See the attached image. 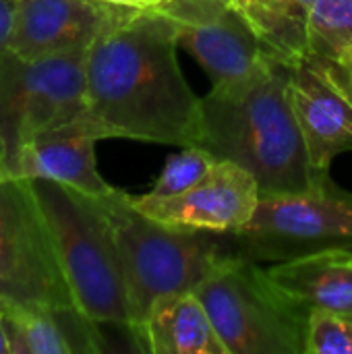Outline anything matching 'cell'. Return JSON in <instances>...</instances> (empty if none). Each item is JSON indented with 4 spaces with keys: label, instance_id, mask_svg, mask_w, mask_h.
Here are the masks:
<instances>
[{
    "label": "cell",
    "instance_id": "obj_1",
    "mask_svg": "<svg viewBox=\"0 0 352 354\" xmlns=\"http://www.w3.org/2000/svg\"><path fill=\"white\" fill-rule=\"evenodd\" d=\"M176 25L158 8L133 10L85 54L83 118L100 139L199 147L201 97L187 83Z\"/></svg>",
    "mask_w": 352,
    "mask_h": 354
},
{
    "label": "cell",
    "instance_id": "obj_2",
    "mask_svg": "<svg viewBox=\"0 0 352 354\" xmlns=\"http://www.w3.org/2000/svg\"><path fill=\"white\" fill-rule=\"evenodd\" d=\"M199 147L249 170L261 195L303 193L330 180L311 166L290 97V64L276 58L201 97Z\"/></svg>",
    "mask_w": 352,
    "mask_h": 354
},
{
    "label": "cell",
    "instance_id": "obj_3",
    "mask_svg": "<svg viewBox=\"0 0 352 354\" xmlns=\"http://www.w3.org/2000/svg\"><path fill=\"white\" fill-rule=\"evenodd\" d=\"M93 199L110 222L120 255L135 342L160 297L193 290L222 259L232 255L230 232L164 224L139 212L131 195L120 189Z\"/></svg>",
    "mask_w": 352,
    "mask_h": 354
},
{
    "label": "cell",
    "instance_id": "obj_4",
    "mask_svg": "<svg viewBox=\"0 0 352 354\" xmlns=\"http://www.w3.org/2000/svg\"><path fill=\"white\" fill-rule=\"evenodd\" d=\"M50 228L75 305L93 322L131 332L120 255L98 201L62 183L29 180Z\"/></svg>",
    "mask_w": 352,
    "mask_h": 354
},
{
    "label": "cell",
    "instance_id": "obj_5",
    "mask_svg": "<svg viewBox=\"0 0 352 354\" xmlns=\"http://www.w3.org/2000/svg\"><path fill=\"white\" fill-rule=\"evenodd\" d=\"M193 292L228 354H305L309 311L255 261L228 255Z\"/></svg>",
    "mask_w": 352,
    "mask_h": 354
},
{
    "label": "cell",
    "instance_id": "obj_6",
    "mask_svg": "<svg viewBox=\"0 0 352 354\" xmlns=\"http://www.w3.org/2000/svg\"><path fill=\"white\" fill-rule=\"evenodd\" d=\"M85 54L23 58L0 54V164L10 174L21 147L87 108Z\"/></svg>",
    "mask_w": 352,
    "mask_h": 354
},
{
    "label": "cell",
    "instance_id": "obj_7",
    "mask_svg": "<svg viewBox=\"0 0 352 354\" xmlns=\"http://www.w3.org/2000/svg\"><path fill=\"white\" fill-rule=\"evenodd\" d=\"M77 307L27 178L0 168V311Z\"/></svg>",
    "mask_w": 352,
    "mask_h": 354
},
{
    "label": "cell",
    "instance_id": "obj_8",
    "mask_svg": "<svg viewBox=\"0 0 352 354\" xmlns=\"http://www.w3.org/2000/svg\"><path fill=\"white\" fill-rule=\"evenodd\" d=\"M230 241L232 255L255 263L352 249V193L330 178L303 193L261 195L253 218Z\"/></svg>",
    "mask_w": 352,
    "mask_h": 354
},
{
    "label": "cell",
    "instance_id": "obj_9",
    "mask_svg": "<svg viewBox=\"0 0 352 354\" xmlns=\"http://www.w3.org/2000/svg\"><path fill=\"white\" fill-rule=\"evenodd\" d=\"M214 85L239 81L272 58L230 0H170L158 6Z\"/></svg>",
    "mask_w": 352,
    "mask_h": 354
},
{
    "label": "cell",
    "instance_id": "obj_10",
    "mask_svg": "<svg viewBox=\"0 0 352 354\" xmlns=\"http://www.w3.org/2000/svg\"><path fill=\"white\" fill-rule=\"evenodd\" d=\"M259 199L261 191L255 176L228 160H216L210 172L185 193L172 197L131 195L133 205L154 220L214 232L245 228Z\"/></svg>",
    "mask_w": 352,
    "mask_h": 354
},
{
    "label": "cell",
    "instance_id": "obj_11",
    "mask_svg": "<svg viewBox=\"0 0 352 354\" xmlns=\"http://www.w3.org/2000/svg\"><path fill=\"white\" fill-rule=\"evenodd\" d=\"M290 97L311 166L330 178L334 158L352 151V93L330 58L309 54L290 64Z\"/></svg>",
    "mask_w": 352,
    "mask_h": 354
},
{
    "label": "cell",
    "instance_id": "obj_12",
    "mask_svg": "<svg viewBox=\"0 0 352 354\" xmlns=\"http://www.w3.org/2000/svg\"><path fill=\"white\" fill-rule=\"evenodd\" d=\"M133 10L106 0H19L8 50L23 58L87 52Z\"/></svg>",
    "mask_w": 352,
    "mask_h": 354
},
{
    "label": "cell",
    "instance_id": "obj_13",
    "mask_svg": "<svg viewBox=\"0 0 352 354\" xmlns=\"http://www.w3.org/2000/svg\"><path fill=\"white\" fill-rule=\"evenodd\" d=\"M98 141L100 137L83 116L52 127L21 147L10 174L27 180L48 178L89 197H106L116 187L106 183L98 172Z\"/></svg>",
    "mask_w": 352,
    "mask_h": 354
},
{
    "label": "cell",
    "instance_id": "obj_14",
    "mask_svg": "<svg viewBox=\"0 0 352 354\" xmlns=\"http://www.w3.org/2000/svg\"><path fill=\"white\" fill-rule=\"evenodd\" d=\"M276 286L307 311L352 315V249H328L268 270Z\"/></svg>",
    "mask_w": 352,
    "mask_h": 354
},
{
    "label": "cell",
    "instance_id": "obj_15",
    "mask_svg": "<svg viewBox=\"0 0 352 354\" xmlns=\"http://www.w3.org/2000/svg\"><path fill=\"white\" fill-rule=\"evenodd\" d=\"M137 346L151 354H228L193 290L160 297L137 336Z\"/></svg>",
    "mask_w": 352,
    "mask_h": 354
},
{
    "label": "cell",
    "instance_id": "obj_16",
    "mask_svg": "<svg viewBox=\"0 0 352 354\" xmlns=\"http://www.w3.org/2000/svg\"><path fill=\"white\" fill-rule=\"evenodd\" d=\"M8 330L10 354L102 353L98 322L79 307L19 309L2 313Z\"/></svg>",
    "mask_w": 352,
    "mask_h": 354
},
{
    "label": "cell",
    "instance_id": "obj_17",
    "mask_svg": "<svg viewBox=\"0 0 352 354\" xmlns=\"http://www.w3.org/2000/svg\"><path fill=\"white\" fill-rule=\"evenodd\" d=\"M255 31L266 52L286 64L311 54L309 17L299 0H230Z\"/></svg>",
    "mask_w": 352,
    "mask_h": 354
},
{
    "label": "cell",
    "instance_id": "obj_18",
    "mask_svg": "<svg viewBox=\"0 0 352 354\" xmlns=\"http://www.w3.org/2000/svg\"><path fill=\"white\" fill-rule=\"evenodd\" d=\"M352 44V0H317L309 17L311 54L334 58Z\"/></svg>",
    "mask_w": 352,
    "mask_h": 354
},
{
    "label": "cell",
    "instance_id": "obj_19",
    "mask_svg": "<svg viewBox=\"0 0 352 354\" xmlns=\"http://www.w3.org/2000/svg\"><path fill=\"white\" fill-rule=\"evenodd\" d=\"M216 164V158L203 147H183L180 153L168 158L160 178L149 191L156 197H172L191 189L201 180L210 168Z\"/></svg>",
    "mask_w": 352,
    "mask_h": 354
},
{
    "label": "cell",
    "instance_id": "obj_20",
    "mask_svg": "<svg viewBox=\"0 0 352 354\" xmlns=\"http://www.w3.org/2000/svg\"><path fill=\"white\" fill-rule=\"evenodd\" d=\"M305 354H352V315L309 311Z\"/></svg>",
    "mask_w": 352,
    "mask_h": 354
},
{
    "label": "cell",
    "instance_id": "obj_21",
    "mask_svg": "<svg viewBox=\"0 0 352 354\" xmlns=\"http://www.w3.org/2000/svg\"><path fill=\"white\" fill-rule=\"evenodd\" d=\"M19 0H0V54L8 52Z\"/></svg>",
    "mask_w": 352,
    "mask_h": 354
},
{
    "label": "cell",
    "instance_id": "obj_22",
    "mask_svg": "<svg viewBox=\"0 0 352 354\" xmlns=\"http://www.w3.org/2000/svg\"><path fill=\"white\" fill-rule=\"evenodd\" d=\"M332 62H334L338 75L342 77L344 85L349 87V91L352 93V44L344 46V48L332 58Z\"/></svg>",
    "mask_w": 352,
    "mask_h": 354
},
{
    "label": "cell",
    "instance_id": "obj_23",
    "mask_svg": "<svg viewBox=\"0 0 352 354\" xmlns=\"http://www.w3.org/2000/svg\"><path fill=\"white\" fill-rule=\"evenodd\" d=\"M118 6H127V8H137V10H145V8H158L168 4L170 0H106Z\"/></svg>",
    "mask_w": 352,
    "mask_h": 354
},
{
    "label": "cell",
    "instance_id": "obj_24",
    "mask_svg": "<svg viewBox=\"0 0 352 354\" xmlns=\"http://www.w3.org/2000/svg\"><path fill=\"white\" fill-rule=\"evenodd\" d=\"M0 354H10V340H8V330L2 311H0Z\"/></svg>",
    "mask_w": 352,
    "mask_h": 354
},
{
    "label": "cell",
    "instance_id": "obj_25",
    "mask_svg": "<svg viewBox=\"0 0 352 354\" xmlns=\"http://www.w3.org/2000/svg\"><path fill=\"white\" fill-rule=\"evenodd\" d=\"M299 2H301V4H303V6H305V8H307V10H309V12H311V10H313V6H315V2H317V0H299Z\"/></svg>",
    "mask_w": 352,
    "mask_h": 354
},
{
    "label": "cell",
    "instance_id": "obj_26",
    "mask_svg": "<svg viewBox=\"0 0 352 354\" xmlns=\"http://www.w3.org/2000/svg\"><path fill=\"white\" fill-rule=\"evenodd\" d=\"M0 168H2V164H0Z\"/></svg>",
    "mask_w": 352,
    "mask_h": 354
}]
</instances>
